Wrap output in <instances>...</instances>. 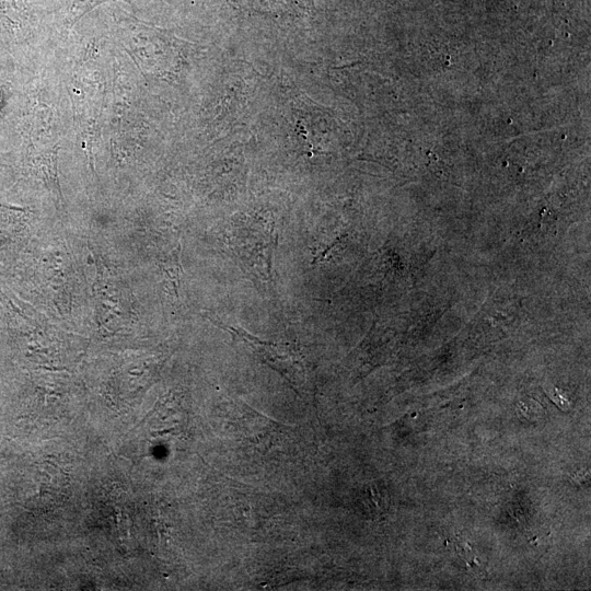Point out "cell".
<instances>
[{
	"instance_id": "1",
	"label": "cell",
	"mask_w": 591,
	"mask_h": 591,
	"mask_svg": "<svg viewBox=\"0 0 591 591\" xmlns=\"http://www.w3.org/2000/svg\"><path fill=\"white\" fill-rule=\"evenodd\" d=\"M278 235L270 222H246L225 232L229 250L259 282H270Z\"/></svg>"
},
{
	"instance_id": "2",
	"label": "cell",
	"mask_w": 591,
	"mask_h": 591,
	"mask_svg": "<svg viewBox=\"0 0 591 591\" xmlns=\"http://www.w3.org/2000/svg\"><path fill=\"white\" fill-rule=\"evenodd\" d=\"M204 315L211 323L225 329L232 336L233 341L244 345L262 362L277 371L293 385L294 390L300 384L299 382L302 380V363L300 362L301 356L296 347L289 344L260 339L240 326L224 323L208 313Z\"/></svg>"
},
{
	"instance_id": "3",
	"label": "cell",
	"mask_w": 591,
	"mask_h": 591,
	"mask_svg": "<svg viewBox=\"0 0 591 591\" xmlns=\"http://www.w3.org/2000/svg\"><path fill=\"white\" fill-rule=\"evenodd\" d=\"M165 277L173 286L175 296H178V287L181 280L182 265H181V244L176 246L171 255L164 258L160 265Z\"/></svg>"
}]
</instances>
